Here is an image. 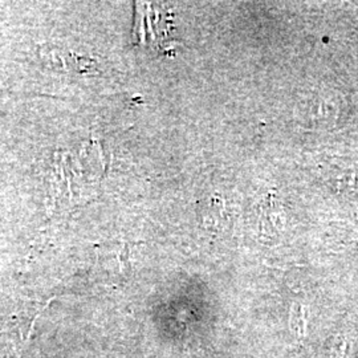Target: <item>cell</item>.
Returning a JSON list of instances; mask_svg holds the SVG:
<instances>
[{
  "instance_id": "6da1fadb",
  "label": "cell",
  "mask_w": 358,
  "mask_h": 358,
  "mask_svg": "<svg viewBox=\"0 0 358 358\" xmlns=\"http://www.w3.org/2000/svg\"><path fill=\"white\" fill-rule=\"evenodd\" d=\"M38 315L0 332V358H22L35 333Z\"/></svg>"
}]
</instances>
